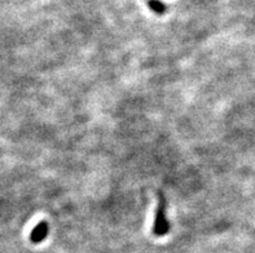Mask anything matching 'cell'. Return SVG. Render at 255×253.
<instances>
[{"label": "cell", "mask_w": 255, "mask_h": 253, "mask_svg": "<svg viewBox=\"0 0 255 253\" xmlns=\"http://www.w3.org/2000/svg\"><path fill=\"white\" fill-rule=\"evenodd\" d=\"M149 6H150L155 13H158V14L165 13L166 10V6L163 5L161 1H158V0H150V1H149Z\"/></svg>", "instance_id": "3"}, {"label": "cell", "mask_w": 255, "mask_h": 253, "mask_svg": "<svg viewBox=\"0 0 255 253\" xmlns=\"http://www.w3.org/2000/svg\"><path fill=\"white\" fill-rule=\"evenodd\" d=\"M47 235H48V224L47 222H40L31 231L30 239H31L32 243H40V242L44 241Z\"/></svg>", "instance_id": "2"}, {"label": "cell", "mask_w": 255, "mask_h": 253, "mask_svg": "<svg viewBox=\"0 0 255 253\" xmlns=\"http://www.w3.org/2000/svg\"><path fill=\"white\" fill-rule=\"evenodd\" d=\"M170 230V225H168L167 218H166V199L165 196H159V205L155 213V221H154V228H153V233L157 237H162L166 235Z\"/></svg>", "instance_id": "1"}]
</instances>
